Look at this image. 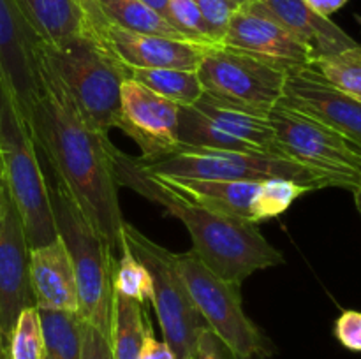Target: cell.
I'll list each match as a JSON object with an SVG mask.
<instances>
[{
    "label": "cell",
    "instance_id": "obj_1",
    "mask_svg": "<svg viewBox=\"0 0 361 359\" xmlns=\"http://www.w3.org/2000/svg\"><path fill=\"white\" fill-rule=\"evenodd\" d=\"M41 77L42 95L34 109L30 125L35 146L48 158L55 178L62 182L115 256L122 250L126 222L109 157L113 143L108 136L85 122L46 56L44 48Z\"/></svg>",
    "mask_w": 361,
    "mask_h": 359
},
{
    "label": "cell",
    "instance_id": "obj_2",
    "mask_svg": "<svg viewBox=\"0 0 361 359\" xmlns=\"http://www.w3.org/2000/svg\"><path fill=\"white\" fill-rule=\"evenodd\" d=\"M116 185L129 187L140 196L178 218L192 239V252L217 277L242 285L245 278L267 267L284 264L282 253L261 234L257 224L204 208L164 185L140 164L137 157L109 148Z\"/></svg>",
    "mask_w": 361,
    "mask_h": 359
},
{
    "label": "cell",
    "instance_id": "obj_3",
    "mask_svg": "<svg viewBox=\"0 0 361 359\" xmlns=\"http://www.w3.org/2000/svg\"><path fill=\"white\" fill-rule=\"evenodd\" d=\"M42 48L85 122L108 136L116 127L120 92L123 81L130 77L129 67L108 41L90 28L66 46L44 44Z\"/></svg>",
    "mask_w": 361,
    "mask_h": 359
},
{
    "label": "cell",
    "instance_id": "obj_4",
    "mask_svg": "<svg viewBox=\"0 0 361 359\" xmlns=\"http://www.w3.org/2000/svg\"><path fill=\"white\" fill-rule=\"evenodd\" d=\"M56 232L66 245L76 273L80 317L109 336L113 312V277L116 259L101 232L85 217L59 178L49 185Z\"/></svg>",
    "mask_w": 361,
    "mask_h": 359
},
{
    "label": "cell",
    "instance_id": "obj_5",
    "mask_svg": "<svg viewBox=\"0 0 361 359\" xmlns=\"http://www.w3.org/2000/svg\"><path fill=\"white\" fill-rule=\"evenodd\" d=\"M0 158L7 190L23 220L30 248L59 236L49 199V189L27 123L0 83Z\"/></svg>",
    "mask_w": 361,
    "mask_h": 359
},
{
    "label": "cell",
    "instance_id": "obj_6",
    "mask_svg": "<svg viewBox=\"0 0 361 359\" xmlns=\"http://www.w3.org/2000/svg\"><path fill=\"white\" fill-rule=\"evenodd\" d=\"M148 172L159 176H182L197 180H243V182H264V180H293L309 187L310 190L324 189L319 176L314 175L298 162L282 155L264 151L214 150V148H175L171 153L154 158L137 157Z\"/></svg>",
    "mask_w": 361,
    "mask_h": 359
},
{
    "label": "cell",
    "instance_id": "obj_7",
    "mask_svg": "<svg viewBox=\"0 0 361 359\" xmlns=\"http://www.w3.org/2000/svg\"><path fill=\"white\" fill-rule=\"evenodd\" d=\"M176 267L208 329L224 341L236 359L270 358L274 347L247 317L238 284L217 277L192 250L176 253Z\"/></svg>",
    "mask_w": 361,
    "mask_h": 359
},
{
    "label": "cell",
    "instance_id": "obj_8",
    "mask_svg": "<svg viewBox=\"0 0 361 359\" xmlns=\"http://www.w3.org/2000/svg\"><path fill=\"white\" fill-rule=\"evenodd\" d=\"M284 157L323 180L324 187H361V148L324 123L279 102L268 113Z\"/></svg>",
    "mask_w": 361,
    "mask_h": 359
},
{
    "label": "cell",
    "instance_id": "obj_9",
    "mask_svg": "<svg viewBox=\"0 0 361 359\" xmlns=\"http://www.w3.org/2000/svg\"><path fill=\"white\" fill-rule=\"evenodd\" d=\"M122 238L136 259L150 271L154 285L152 305L161 326L162 338L171 347L176 359L192 358L197 336L208 326L197 312L176 267V253L152 241L140 229L127 222L123 224Z\"/></svg>",
    "mask_w": 361,
    "mask_h": 359
},
{
    "label": "cell",
    "instance_id": "obj_10",
    "mask_svg": "<svg viewBox=\"0 0 361 359\" xmlns=\"http://www.w3.org/2000/svg\"><path fill=\"white\" fill-rule=\"evenodd\" d=\"M196 73L204 94L263 116L281 102L288 76L270 63L226 46L208 48Z\"/></svg>",
    "mask_w": 361,
    "mask_h": 359
},
{
    "label": "cell",
    "instance_id": "obj_11",
    "mask_svg": "<svg viewBox=\"0 0 361 359\" xmlns=\"http://www.w3.org/2000/svg\"><path fill=\"white\" fill-rule=\"evenodd\" d=\"M42 44L14 0H0V83L30 130L42 95Z\"/></svg>",
    "mask_w": 361,
    "mask_h": 359
},
{
    "label": "cell",
    "instance_id": "obj_12",
    "mask_svg": "<svg viewBox=\"0 0 361 359\" xmlns=\"http://www.w3.org/2000/svg\"><path fill=\"white\" fill-rule=\"evenodd\" d=\"M221 46L254 56L284 73L314 62L310 49L279 21L263 0H249L236 7Z\"/></svg>",
    "mask_w": 361,
    "mask_h": 359
},
{
    "label": "cell",
    "instance_id": "obj_13",
    "mask_svg": "<svg viewBox=\"0 0 361 359\" xmlns=\"http://www.w3.org/2000/svg\"><path fill=\"white\" fill-rule=\"evenodd\" d=\"M178 104L130 77L123 81L116 129L140 146L143 158L161 157L178 148Z\"/></svg>",
    "mask_w": 361,
    "mask_h": 359
},
{
    "label": "cell",
    "instance_id": "obj_14",
    "mask_svg": "<svg viewBox=\"0 0 361 359\" xmlns=\"http://www.w3.org/2000/svg\"><path fill=\"white\" fill-rule=\"evenodd\" d=\"M281 104L324 123L361 148V102L328 83L310 65L288 73Z\"/></svg>",
    "mask_w": 361,
    "mask_h": 359
},
{
    "label": "cell",
    "instance_id": "obj_15",
    "mask_svg": "<svg viewBox=\"0 0 361 359\" xmlns=\"http://www.w3.org/2000/svg\"><path fill=\"white\" fill-rule=\"evenodd\" d=\"M35 306L30 285V245L13 199L0 217V326L9 340L18 315Z\"/></svg>",
    "mask_w": 361,
    "mask_h": 359
},
{
    "label": "cell",
    "instance_id": "obj_16",
    "mask_svg": "<svg viewBox=\"0 0 361 359\" xmlns=\"http://www.w3.org/2000/svg\"><path fill=\"white\" fill-rule=\"evenodd\" d=\"M101 37L108 41L113 51L129 69H182L197 70L204 53L212 46L189 41L136 34L123 30L108 21Z\"/></svg>",
    "mask_w": 361,
    "mask_h": 359
},
{
    "label": "cell",
    "instance_id": "obj_17",
    "mask_svg": "<svg viewBox=\"0 0 361 359\" xmlns=\"http://www.w3.org/2000/svg\"><path fill=\"white\" fill-rule=\"evenodd\" d=\"M30 285L39 310L80 312L76 273L60 236L30 248Z\"/></svg>",
    "mask_w": 361,
    "mask_h": 359
},
{
    "label": "cell",
    "instance_id": "obj_18",
    "mask_svg": "<svg viewBox=\"0 0 361 359\" xmlns=\"http://www.w3.org/2000/svg\"><path fill=\"white\" fill-rule=\"evenodd\" d=\"M154 175V172H152ZM157 176L164 185L183 194L187 199L204 208L240 218V220L259 224L257 218V196L261 182L243 180H197L182 176Z\"/></svg>",
    "mask_w": 361,
    "mask_h": 359
},
{
    "label": "cell",
    "instance_id": "obj_19",
    "mask_svg": "<svg viewBox=\"0 0 361 359\" xmlns=\"http://www.w3.org/2000/svg\"><path fill=\"white\" fill-rule=\"evenodd\" d=\"M263 2L279 18V21L310 49L314 60L335 55L358 44L330 18L314 13L303 0H263Z\"/></svg>",
    "mask_w": 361,
    "mask_h": 359
},
{
    "label": "cell",
    "instance_id": "obj_20",
    "mask_svg": "<svg viewBox=\"0 0 361 359\" xmlns=\"http://www.w3.org/2000/svg\"><path fill=\"white\" fill-rule=\"evenodd\" d=\"M194 108L200 109L204 116H208L219 129H222L236 139L243 141L252 150L282 155L277 143V136H275V130L268 116L228 104V102L208 94L201 95Z\"/></svg>",
    "mask_w": 361,
    "mask_h": 359
},
{
    "label": "cell",
    "instance_id": "obj_21",
    "mask_svg": "<svg viewBox=\"0 0 361 359\" xmlns=\"http://www.w3.org/2000/svg\"><path fill=\"white\" fill-rule=\"evenodd\" d=\"M44 44L60 48L87 30V18L76 0H14Z\"/></svg>",
    "mask_w": 361,
    "mask_h": 359
},
{
    "label": "cell",
    "instance_id": "obj_22",
    "mask_svg": "<svg viewBox=\"0 0 361 359\" xmlns=\"http://www.w3.org/2000/svg\"><path fill=\"white\" fill-rule=\"evenodd\" d=\"M150 331L154 329L143 303L115 292L109 333L113 359H141L143 340Z\"/></svg>",
    "mask_w": 361,
    "mask_h": 359
},
{
    "label": "cell",
    "instance_id": "obj_23",
    "mask_svg": "<svg viewBox=\"0 0 361 359\" xmlns=\"http://www.w3.org/2000/svg\"><path fill=\"white\" fill-rule=\"evenodd\" d=\"M95 2L106 16V20L111 25L123 28V30L147 35H161V37L175 39V41H189L168 20H164L161 14L145 6L141 0H95Z\"/></svg>",
    "mask_w": 361,
    "mask_h": 359
},
{
    "label": "cell",
    "instance_id": "obj_24",
    "mask_svg": "<svg viewBox=\"0 0 361 359\" xmlns=\"http://www.w3.org/2000/svg\"><path fill=\"white\" fill-rule=\"evenodd\" d=\"M130 80L178 106H194L204 94L196 70L130 69Z\"/></svg>",
    "mask_w": 361,
    "mask_h": 359
},
{
    "label": "cell",
    "instance_id": "obj_25",
    "mask_svg": "<svg viewBox=\"0 0 361 359\" xmlns=\"http://www.w3.org/2000/svg\"><path fill=\"white\" fill-rule=\"evenodd\" d=\"M178 143L180 146L214 148V150L256 151L243 141L229 136L219 129L208 116L194 106H180L178 115Z\"/></svg>",
    "mask_w": 361,
    "mask_h": 359
},
{
    "label": "cell",
    "instance_id": "obj_26",
    "mask_svg": "<svg viewBox=\"0 0 361 359\" xmlns=\"http://www.w3.org/2000/svg\"><path fill=\"white\" fill-rule=\"evenodd\" d=\"M39 310V308H37ZM42 334H44L46 358L81 359V320L76 312L39 310Z\"/></svg>",
    "mask_w": 361,
    "mask_h": 359
},
{
    "label": "cell",
    "instance_id": "obj_27",
    "mask_svg": "<svg viewBox=\"0 0 361 359\" xmlns=\"http://www.w3.org/2000/svg\"><path fill=\"white\" fill-rule=\"evenodd\" d=\"M328 83L361 102V44L321 56L310 63Z\"/></svg>",
    "mask_w": 361,
    "mask_h": 359
},
{
    "label": "cell",
    "instance_id": "obj_28",
    "mask_svg": "<svg viewBox=\"0 0 361 359\" xmlns=\"http://www.w3.org/2000/svg\"><path fill=\"white\" fill-rule=\"evenodd\" d=\"M113 291L126 298L136 299L140 303L152 301L154 285H152L150 271L145 267L141 260L136 259L126 241L122 239L120 259L116 260L115 277H113Z\"/></svg>",
    "mask_w": 361,
    "mask_h": 359
},
{
    "label": "cell",
    "instance_id": "obj_29",
    "mask_svg": "<svg viewBox=\"0 0 361 359\" xmlns=\"http://www.w3.org/2000/svg\"><path fill=\"white\" fill-rule=\"evenodd\" d=\"M9 359H46L44 334L37 306H28L18 315L9 333Z\"/></svg>",
    "mask_w": 361,
    "mask_h": 359
},
{
    "label": "cell",
    "instance_id": "obj_30",
    "mask_svg": "<svg viewBox=\"0 0 361 359\" xmlns=\"http://www.w3.org/2000/svg\"><path fill=\"white\" fill-rule=\"evenodd\" d=\"M309 192H312L309 187L293 182V180H264L261 182L259 196H257V218L263 222L279 217L288 211V208H291V204L298 197Z\"/></svg>",
    "mask_w": 361,
    "mask_h": 359
},
{
    "label": "cell",
    "instance_id": "obj_31",
    "mask_svg": "<svg viewBox=\"0 0 361 359\" xmlns=\"http://www.w3.org/2000/svg\"><path fill=\"white\" fill-rule=\"evenodd\" d=\"M169 23L185 35L190 42L203 46H217L212 41L207 23L194 0H169Z\"/></svg>",
    "mask_w": 361,
    "mask_h": 359
},
{
    "label": "cell",
    "instance_id": "obj_32",
    "mask_svg": "<svg viewBox=\"0 0 361 359\" xmlns=\"http://www.w3.org/2000/svg\"><path fill=\"white\" fill-rule=\"evenodd\" d=\"M194 2H196L204 23H207L212 41L221 46L226 30H228L229 20L236 11V6L229 0H194Z\"/></svg>",
    "mask_w": 361,
    "mask_h": 359
},
{
    "label": "cell",
    "instance_id": "obj_33",
    "mask_svg": "<svg viewBox=\"0 0 361 359\" xmlns=\"http://www.w3.org/2000/svg\"><path fill=\"white\" fill-rule=\"evenodd\" d=\"M81 359H113L111 340L92 324H81Z\"/></svg>",
    "mask_w": 361,
    "mask_h": 359
},
{
    "label": "cell",
    "instance_id": "obj_34",
    "mask_svg": "<svg viewBox=\"0 0 361 359\" xmlns=\"http://www.w3.org/2000/svg\"><path fill=\"white\" fill-rule=\"evenodd\" d=\"M335 336L353 352H361V312L345 310L335 322Z\"/></svg>",
    "mask_w": 361,
    "mask_h": 359
},
{
    "label": "cell",
    "instance_id": "obj_35",
    "mask_svg": "<svg viewBox=\"0 0 361 359\" xmlns=\"http://www.w3.org/2000/svg\"><path fill=\"white\" fill-rule=\"evenodd\" d=\"M194 359H236L235 354L224 345V341L204 327L196 340Z\"/></svg>",
    "mask_w": 361,
    "mask_h": 359
},
{
    "label": "cell",
    "instance_id": "obj_36",
    "mask_svg": "<svg viewBox=\"0 0 361 359\" xmlns=\"http://www.w3.org/2000/svg\"><path fill=\"white\" fill-rule=\"evenodd\" d=\"M141 359H176L171 347L164 340L159 341L154 336V331L145 336L143 347H141Z\"/></svg>",
    "mask_w": 361,
    "mask_h": 359
},
{
    "label": "cell",
    "instance_id": "obj_37",
    "mask_svg": "<svg viewBox=\"0 0 361 359\" xmlns=\"http://www.w3.org/2000/svg\"><path fill=\"white\" fill-rule=\"evenodd\" d=\"M76 2L80 4V7L83 9L85 18H87V27L90 28V30L97 32L108 23V20H106V16L102 14V11L99 9L95 0H76Z\"/></svg>",
    "mask_w": 361,
    "mask_h": 359
},
{
    "label": "cell",
    "instance_id": "obj_38",
    "mask_svg": "<svg viewBox=\"0 0 361 359\" xmlns=\"http://www.w3.org/2000/svg\"><path fill=\"white\" fill-rule=\"evenodd\" d=\"M314 13L321 14L324 18H330L331 14L337 13L338 9L345 6L349 0H303Z\"/></svg>",
    "mask_w": 361,
    "mask_h": 359
},
{
    "label": "cell",
    "instance_id": "obj_39",
    "mask_svg": "<svg viewBox=\"0 0 361 359\" xmlns=\"http://www.w3.org/2000/svg\"><path fill=\"white\" fill-rule=\"evenodd\" d=\"M141 2L169 21V0H141Z\"/></svg>",
    "mask_w": 361,
    "mask_h": 359
},
{
    "label": "cell",
    "instance_id": "obj_40",
    "mask_svg": "<svg viewBox=\"0 0 361 359\" xmlns=\"http://www.w3.org/2000/svg\"><path fill=\"white\" fill-rule=\"evenodd\" d=\"M7 199H9V190H7L6 176H4L2 158H0V217H2V211H4V208H6Z\"/></svg>",
    "mask_w": 361,
    "mask_h": 359
},
{
    "label": "cell",
    "instance_id": "obj_41",
    "mask_svg": "<svg viewBox=\"0 0 361 359\" xmlns=\"http://www.w3.org/2000/svg\"><path fill=\"white\" fill-rule=\"evenodd\" d=\"M0 359H9V340L0 326Z\"/></svg>",
    "mask_w": 361,
    "mask_h": 359
},
{
    "label": "cell",
    "instance_id": "obj_42",
    "mask_svg": "<svg viewBox=\"0 0 361 359\" xmlns=\"http://www.w3.org/2000/svg\"><path fill=\"white\" fill-rule=\"evenodd\" d=\"M353 192H355V204H356V208H358V211H360V215H361V187H358V189H355V190H353Z\"/></svg>",
    "mask_w": 361,
    "mask_h": 359
},
{
    "label": "cell",
    "instance_id": "obj_43",
    "mask_svg": "<svg viewBox=\"0 0 361 359\" xmlns=\"http://www.w3.org/2000/svg\"><path fill=\"white\" fill-rule=\"evenodd\" d=\"M229 2H231V4H235L236 7H240V6H243V4H247V2H249V0H229Z\"/></svg>",
    "mask_w": 361,
    "mask_h": 359
},
{
    "label": "cell",
    "instance_id": "obj_44",
    "mask_svg": "<svg viewBox=\"0 0 361 359\" xmlns=\"http://www.w3.org/2000/svg\"><path fill=\"white\" fill-rule=\"evenodd\" d=\"M187 359H194V355H192V358H187Z\"/></svg>",
    "mask_w": 361,
    "mask_h": 359
},
{
    "label": "cell",
    "instance_id": "obj_45",
    "mask_svg": "<svg viewBox=\"0 0 361 359\" xmlns=\"http://www.w3.org/2000/svg\"><path fill=\"white\" fill-rule=\"evenodd\" d=\"M46 359H48V358H46Z\"/></svg>",
    "mask_w": 361,
    "mask_h": 359
}]
</instances>
